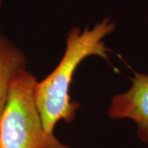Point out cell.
Wrapping results in <instances>:
<instances>
[{"instance_id": "4", "label": "cell", "mask_w": 148, "mask_h": 148, "mask_svg": "<svg viewBox=\"0 0 148 148\" xmlns=\"http://www.w3.org/2000/svg\"><path fill=\"white\" fill-rule=\"evenodd\" d=\"M27 57L0 31V119L8 99L13 80L27 70Z\"/></svg>"}, {"instance_id": "1", "label": "cell", "mask_w": 148, "mask_h": 148, "mask_svg": "<svg viewBox=\"0 0 148 148\" xmlns=\"http://www.w3.org/2000/svg\"><path fill=\"white\" fill-rule=\"evenodd\" d=\"M115 22L107 17L92 28L73 27L66 38V49L60 62L52 73L36 88V101L47 138L48 148H70L54 136V127L60 120L71 123L80 108L71 100L69 90L74 73L80 64L90 56L109 61V49L105 38L115 30Z\"/></svg>"}, {"instance_id": "3", "label": "cell", "mask_w": 148, "mask_h": 148, "mask_svg": "<svg viewBox=\"0 0 148 148\" xmlns=\"http://www.w3.org/2000/svg\"><path fill=\"white\" fill-rule=\"evenodd\" d=\"M108 114L113 119L134 122L138 137L148 143V73H133L131 86L112 98Z\"/></svg>"}, {"instance_id": "5", "label": "cell", "mask_w": 148, "mask_h": 148, "mask_svg": "<svg viewBox=\"0 0 148 148\" xmlns=\"http://www.w3.org/2000/svg\"><path fill=\"white\" fill-rule=\"evenodd\" d=\"M2 2H3V0H0V7L2 5Z\"/></svg>"}, {"instance_id": "2", "label": "cell", "mask_w": 148, "mask_h": 148, "mask_svg": "<svg viewBox=\"0 0 148 148\" xmlns=\"http://www.w3.org/2000/svg\"><path fill=\"white\" fill-rule=\"evenodd\" d=\"M37 83L27 70L13 80L0 119V148H48L36 101Z\"/></svg>"}]
</instances>
